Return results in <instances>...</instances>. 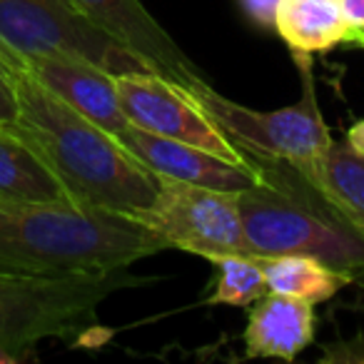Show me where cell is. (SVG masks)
Here are the masks:
<instances>
[{"label": "cell", "mask_w": 364, "mask_h": 364, "mask_svg": "<svg viewBox=\"0 0 364 364\" xmlns=\"http://www.w3.org/2000/svg\"><path fill=\"white\" fill-rule=\"evenodd\" d=\"M344 21L352 28V38L357 33H364V0H339Z\"/></svg>", "instance_id": "obj_21"}, {"label": "cell", "mask_w": 364, "mask_h": 364, "mask_svg": "<svg viewBox=\"0 0 364 364\" xmlns=\"http://www.w3.org/2000/svg\"><path fill=\"white\" fill-rule=\"evenodd\" d=\"M314 324L317 317L312 302L267 292L250 309L242 332L245 357L294 362L297 354L312 344Z\"/></svg>", "instance_id": "obj_12"}, {"label": "cell", "mask_w": 364, "mask_h": 364, "mask_svg": "<svg viewBox=\"0 0 364 364\" xmlns=\"http://www.w3.org/2000/svg\"><path fill=\"white\" fill-rule=\"evenodd\" d=\"M16 362H21V354L0 347V364H16Z\"/></svg>", "instance_id": "obj_23"}, {"label": "cell", "mask_w": 364, "mask_h": 364, "mask_svg": "<svg viewBox=\"0 0 364 364\" xmlns=\"http://www.w3.org/2000/svg\"><path fill=\"white\" fill-rule=\"evenodd\" d=\"M210 262L215 264V284L205 304L247 307L269 292L264 269L255 255H223Z\"/></svg>", "instance_id": "obj_17"}, {"label": "cell", "mask_w": 364, "mask_h": 364, "mask_svg": "<svg viewBox=\"0 0 364 364\" xmlns=\"http://www.w3.org/2000/svg\"><path fill=\"white\" fill-rule=\"evenodd\" d=\"M0 203L80 208L36 147L13 130H0Z\"/></svg>", "instance_id": "obj_13"}, {"label": "cell", "mask_w": 364, "mask_h": 364, "mask_svg": "<svg viewBox=\"0 0 364 364\" xmlns=\"http://www.w3.org/2000/svg\"><path fill=\"white\" fill-rule=\"evenodd\" d=\"M0 50L18 58L65 53L110 75L155 73L140 55L87 21L73 0H0Z\"/></svg>", "instance_id": "obj_6"}, {"label": "cell", "mask_w": 364, "mask_h": 364, "mask_svg": "<svg viewBox=\"0 0 364 364\" xmlns=\"http://www.w3.org/2000/svg\"><path fill=\"white\" fill-rule=\"evenodd\" d=\"M299 63V75L304 77V92L294 105L279 110H252L247 105L220 95L208 80L182 85L185 92L203 107V112L245 152L267 160H289L304 165L317 160L332 145L324 115L314 95L309 55H294Z\"/></svg>", "instance_id": "obj_5"}, {"label": "cell", "mask_w": 364, "mask_h": 364, "mask_svg": "<svg viewBox=\"0 0 364 364\" xmlns=\"http://www.w3.org/2000/svg\"><path fill=\"white\" fill-rule=\"evenodd\" d=\"M18 97L16 135L31 142L80 208L127 215L147 208L160 190L155 177L115 137L38 82L16 58L0 53Z\"/></svg>", "instance_id": "obj_1"}, {"label": "cell", "mask_w": 364, "mask_h": 364, "mask_svg": "<svg viewBox=\"0 0 364 364\" xmlns=\"http://www.w3.org/2000/svg\"><path fill=\"white\" fill-rule=\"evenodd\" d=\"M18 120V97L6 68L0 63V130H8Z\"/></svg>", "instance_id": "obj_20"}, {"label": "cell", "mask_w": 364, "mask_h": 364, "mask_svg": "<svg viewBox=\"0 0 364 364\" xmlns=\"http://www.w3.org/2000/svg\"><path fill=\"white\" fill-rule=\"evenodd\" d=\"M165 242L127 215L0 203V272L60 274L130 267Z\"/></svg>", "instance_id": "obj_2"}, {"label": "cell", "mask_w": 364, "mask_h": 364, "mask_svg": "<svg viewBox=\"0 0 364 364\" xmlns=\"http://www.w3.org/2000/svg\"><path fill=\"white\" fill-rule=\"evenodd\" d=\"M130 218L155 232L165 247L200 255L205 259L250 255L237 193L160 177L155 200Z\"/></svg>", "instance_id": "obj_7"}, {"label": "cell", "mask_w": 364, "mask_h": 364, "mask_svg": "<svg viewBox=\"0 0 364 364\" xmlns=\"http://www.w3.org/2000/svg\"><path fill=\"white\" fill-rule=\"evenodd\" d=\"M259 180L237 193L242 232L255 257L307 255L337 269L364 272V232L304 175L297 162L252 157Z\"/></svg>", "instance_id": "obj_3"}, {"label": "cell", "mask_w": 364, "mask_h": 364, "mask_svg": "<svg viewBox=\"0 0 364 364\" xmlns=\"http://www.w3.org/2000/svg\"><path fill=\"white\" fill-rule=\"evenodd\" d=\"M242 13L262 31H274V16H277L279 0H237Z\"/></svg>", "instance_id": "obj_19"}, {"label": "cell", "mask_w": 364, "mask_h": 364, "mask_svg": "<svg viewBox=\"0 0 364 364\" xmlns=\"http://www.w3.org/2000/svg\"><path fill=\"white\" fill-rule=\"evenodd\" d=\"M299 167L337 205L339 213L364 232V157L354 152L347 140H332L324 155Z\"/></svg>", "instance_id": "obj_15"}, {"label": "cell", "mask_w": 364, "mask_h": 364, "mask_svg": "<svg viewBox=\"0 0 364 364\" xmlns=\"http://www.w3.org/2000/svg\"><path fill=\"white\" fill-rule=\"evenodd\" d=\"M145 279L127 267L77 269L60 274L0 272V347L11 352L43 339H68L95 329L97 307L117 289Z\"/></svg>", "instance_id": "obj_4"}, {"label": "cell", "mask_w": 364, "mask_h": 364, "mask_svg": "<svg viewBox=\"0 0 364 364\" xmlns=\"http://www.w3.org/2000/svg\"><path fill=\"white\" fill-rule=\"evenodd\" d=\"M73 3L87 21L95 23L127 50L140 55L157 75L177 85L205 80L203 70L147 13L140 0H73Z\"/></svg>", "instance_id": "obj_9"}, {"label": "cell", "mask_w": 364, "mask_h": 364, "mask_svg": "<svg viewBox=\"0 0 364 364\" xmlns=\"http://www.w3.org/2000/svg\"><path fill=\"white\" fill-rule=\"evenodd\" d=\"M362 36H364V33H357V36H354L352 41H349V46H354V41H357V38H362Z\"/></svg>", "instance_id": "obj_25"}, {"label": "cell", "mask_w": 364, "mask_h": 364, "mask_svg": "<svg viewBox=\"0 0 364 364\" xmlns=\"http://www.w3.org/2000/svg\"><path fill=\"white\" fill-rule=\"evenodd\" d=\"M115 85L122 112L135 127L170 140L190 142L237 165H250L247 155L205 115L182 85L155 73L115 75Z\"/></svg>", "instance_id": "obj_8"}, {"label": "cell", "mask_w": 364, "mask_h": 364, "mask_svg": "<svg viewBox=\"0 0 364 364\" xmlns=\"http://www.w3.org/2000/svg\"><path fill=\"white\" fill-rule=\"evenodd\" d=\"M6 55H11V53H6ZM11 58H16L38 82H43L48 90L55 92L70 107H75L90 122L107 130L115 140L130 125V120L122 112L120 97H117L115 75H110L102 68L92 65L87 60H80V58L65 55V53Z\"/></svg>", "instance_id": "obj_11"}, {"label": "cell", "mask_w": 364, "mask_h": 364, "mask_svg": "<svg viewBox=\"0 0 364 364\" xmlns=\"http://www.w3.org/2000/svg\"><path fill=\"white\" fill-rule=\"evenodd\" d=\"M352 48H364V36L362 38H357V41H354V46Z\"/></svg>", "instance_id": "obj_24"}, {"label": "cell", "mask_w": 364, "mask_h": 364, "mask_svg": "<svg viewBox=\"0 0 364 364\" xmlns=\"http://www.w3.org/2000/svg\"><path fill=\"white\" fill-rule=\"evenodd\" d=\"M322 362L327 364H364V329L342 342H327L322 347Z\"/></svg>", "instance_id": "obj_18"}, {"label": "cell", "mask_w": 364, "mask_h": 364, "mask_svg": "<svg viewBox=\"0 0 364 364\" xmlns=\"http://www.w3.org/2000/svg\"><path fill=\"white\" fill-rule=\"evenodd\" d=\"M344 140L352 145V150L354 152H359V155L364 157V120H357L352 127L347 130V137Z\"/></svg>", "instance_id": "obj_22"}, {"label": "cell", "mask_w": 364, "mask_h": 364, "mask_svg": "<svg viewBox=\"0 0 364 364\" xmlns=\"http://www.w3.org/2000/svg\"><path fill=\"white\" fill-rule=\"evenodd\" d=\"M264 269L269 292L284 297L307 299L312 304H322L332 299L342 287L352 282L354 274L337 269L322 259L307 255H279V257H259Z\"/></svg>", "instance_id": "obj_16"}, {"label": "cell", "mask_w": 364, "mask_h": 364, "mask_svg": "<svg viewBox=\"0 0 364 364\" xmlns=\"http://www.w3.org/2000/svg\"><path fill=\"white\" fill-rule=\"evenodd\" d=\"M274 33L294 55L329 53L352 41L339 0H279Z\"/></svg>", "instance_id": "obj_14"}, {"label": "cell", "mask_w": 364, "mask_h": 364, "mask_svg": "<svg viewBox=\"0 0 364 364\" xmlns=\"http://www.w3.org/2000/svg\"><path fill=\"white\" fill-rule=\"evenodd\" d=\"M117 142L162 180L203 185V188L228 190V193H242L259 180L252 162L237 165L190 142L152 135L132 122L117 135Z\"/></svg>", "instance_id": "obj_10"}]
</instances>
